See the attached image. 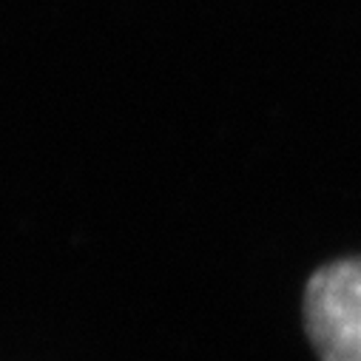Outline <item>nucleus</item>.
Here are the masks:
<instances>
[{
	"mask_svg": "<svg viewBox=\"0 0 361 361\" xmlns=\"http://www.w3.org/2000/svg\"><path fill=\"white\" fill-rule=\"evenodd\" d=\"M305 327L322 361H361V256L330 262L310 276Z\"/></svg>",
	"mask_w": 361,
	"mask_h": 361,
	"instance_id": "nucleus-1",
	"label": "nucleus"
}]
</instances>
